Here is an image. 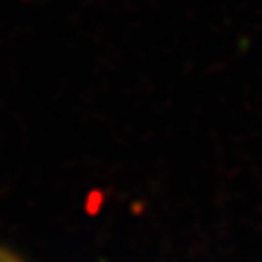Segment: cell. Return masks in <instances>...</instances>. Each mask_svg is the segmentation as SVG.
<instances>
[{
  "instance_id": "1",
  "label": "cell",
  "mask_w": 262,
  "mask_h": 262,
  "mask_svg": "<svg viewBox=\"0 0 262 262\" xmlns=\"http://www.w3.org/2000/svg\"><path fill=\"white\" fill-rule=\"evenodd\" d=\"M0 262H22L18 256H13L11 251H7V249H0Z\"/></svg>"
}]
</instances>
